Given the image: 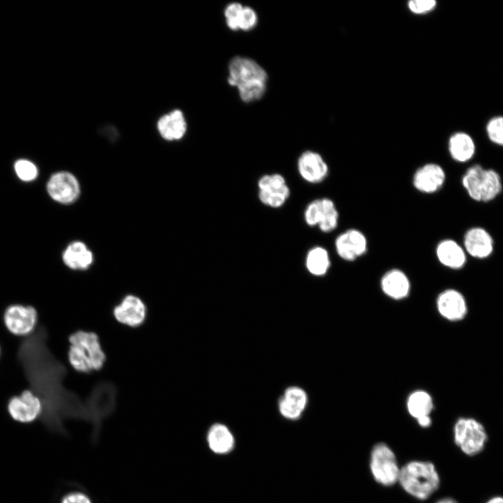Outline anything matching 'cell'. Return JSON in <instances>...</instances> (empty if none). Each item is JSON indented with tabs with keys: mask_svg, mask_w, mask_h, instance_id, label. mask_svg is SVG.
Returning <instances> with one entry per match:
<instances>
[{
	"mask_svg": "<svg viewBox=\"0 0 503 503\" xmlns=\"http://www.w3.org/2000/svg\"><path fill=\"white\" fill-rule=\"evenodd\" d=\"M48 333L38 326L29 336L22 337L18 351L29 388L41 399L39 418L50 430L62 432L67 418H80L93 424L96 432L106 418V404L99 391L93 388L82 399L64 385L66 368L48 347Z\"/></svg>",
	"mask_w": 503,
	"mask_h": 503,
	"instance_id": "obj_1",
	"label": "cell"
},
{
	"mask_svg": "<svg viewBox=\"0 0 503 503\" xmlns=\"http://www.w3.org/2000/svg\"><path fill=\"white\" fill-rule=\"evenodd\" d=\"M268 81L266 71L257 62L244 57H235L228 65V82L235 87L245 102L260 99Z\"/></svg>",
	"mask_w": 503,
	"mask_h": 503,
	"instance_id": "obj_2",
	"label": "cell"
},
{
	"mask_svg": "<svg viewBox=\"0 0 503 503\" xmlns=\"http://www.w3.org/2000/svg\"><path fill=\"white\" fill-rule=\"evenodd\" d=\"M68 341V360L75 370L89 373L102 368L106 357L96 333L78 330L69 336Z\"/></svg>",
	"mask_w": 503,
	"mask_h": 503,
	"instance_id": "obj_3",
	"label": "cell"
},
{
	"mask_svg": "<svg viewBox=\"0 0 503 503\" xmlns=\"http://www.w3.org/2000/svg\"><path fill=\"white\" fill-rule=\"evenodd\" d=\"M398 482L411 496L424 500L437 490L440 478L432 462L413 460L400 468Z\"/></svg>",
	"mask_w": 503,
	"mask_h": 503,
	"instance_id": "obj_4",
	"label": "cell"
},
{
	"mask_svg": "<svg viewBox=\"0 0 503 503\" xmlns=\"http://www.w3.org/2000/svg\"><path fill=\"white\" fill-rule=\"evenodd\" d=\"M462 184L468 196L478 202L492 201L502 189L499 173L493 169H485L479 164H474L466 170L462 177Z\"/></svg>",
	"mask_w": 503,
	"mask_h": 503,
	"instance_id": "obj_5",
	"label": "cell"
},
{
	"mask_svg": "<svg viewBox=\"0 0 503 503\" xmlns=\"http://www.w3.org/2000/svg\"><path fill=\"white\" fill-rule=\"evenodd\" d=\"M453 439L467 456H475L485 449L488 434L484 425L472 417H460L453 426Z\"/></svg>",
	"mask_w": 503,
	"mask_h": 503,
	"instance_id": "obj_6",
	"label": "cell"
},
{
	"mask_svg": "<svg viewBox=\"0 0 503 503\" xmlns=\"http://www.w3.org/2000/svg\"><path fill=\"white\" fill-rule=\"evenodd\" d=\"M370 467L377 482L391 486L398 482L400 468L392 449L384 443L374 446L370 454Z\"/></svg>",
	"mask_w": 503,
	"mask_h": 503,
	"instance_id": "obj_7",
	"label": "cell"
},
{
	"mask_svg": "<svg viewBox=\"0 0 503 503\" xmlns=\"http://www.w3.org/2000/svg\"><path fill=\"white\" fill-rule=\"evenodd\" d=\"M3 322L10 333L27 337L36 330L38 323L37 310L32 306L14 304L8 306L3 314Z\"/></svg>",
	"mask_w": 503,
	"mask_h": 503,
	"instance_id": "obj_8",
	"label": "cell"
},
{
	"mask_svg": "<svg viewBox=\"0 0 503 503\" xmlns=\"http://www.w3.org/2000/svg\"><path fill=\"white\" fill-rule=\"evenodd\" d=\"M7 411L14 421L28 424L39 419L43 412V404L36 394L27 389L9 400Z\"/></svg>",
	"mask_w": 503,
	"mask_h": 503,
	"instance_id": "obj_9",
	"label": "cell"
},
{
	"mask_svg": "<svg viewBox=\"0 0 503 503\" xmlns=\"http://www.w3.org/2000/svg\"><path fill=\"white\" fill-rule=\"evenodd\" d=\"M304 217L307 225L317 226L322 232L329 233L337 228L339 213L332 200L323 198L314 200L308 204Z\"/></svg>",
	"mask_w": 503,
	"mask_h": 503,
	"instance_id": "obj_10",
	"label": "cell"
},
{
	"mask_svg": "<svg viewBox=\"0 0 503 503\" xmlns=\"http://www.w3.org/2000/svg\"><path fill=\"white\" fill-rule=\"evenodd\" d=\"M47 191L50 196L61 204H71L75 202L80 193V184L76 177L67 171H60L53 174L47 184Z\"/></svg>",
	"mask_w": 503,
	"mask_h": 503,
	"instance_id": "obj_11",
	"label": "cell"
},
{
	"mask_svg": "<svg viewBox=\"0 0 503 503\" xmlns=\"http://www.w3.org/2000/svg\"><path fill=\"white\" fill-rule=\"evenodd\" d=\"M258 198L262 203L271 207L282 206L290 195V189L280 174L265 175L258 182Z\"/></svg>",
	"mask_w": 503,
	"mask_h": 503,
	"instance_id": "obj_12",
	"label": "cell"
},
{
	"mask_svg": "<svg viewBox=\"0 0 503 503\" xmlns=\"http://www.w3.org/2000/svg\"><path fill=\"white\" fill-rule=\"evenodd\" d=\"M436 306L441 316L451 322L463 320L468 312L465 297L460 291L454 289L442 291L437 296Z\"/></svg>",
	"mask_w": 503,
	"mask_h": 503,
	"instance_id": "obj_13",
	"label": "cell"
},
{
	"mask_svg": "<svg viewBox=\"0 0 503 503\" xmlns=\"http://www.w3.org/2000/svg\"><path fill=\"white\" fill-rule=\"evenodd\" d=\"M335 247L340 258L351 262L367 252V240L360 230L349 228L336 238Z\"/></svg>",
	"mask_w": 503,
	"mask_h": 503,
	"instance_id": "obj_14",
	"label": "cell"
},
{
	"mask_svg": "<svg viewBox=\"0 0 503 503\" xmlns=\"http://www.w3.org/2000/svg\"><path fill=\"white\" fill-rule=\"evenodd\" d=\"M446 180L444 168L435 163H428L414 173L412 183L414 188L423 194H431L439 191Z\"/></svg>",
	"mask_w": 503,
	"mask_h": 503,
	"instance_id": "obj_15",
	"label": "cell"
},
{
	"mask_svg": "<svg viewBox=\"0 0 503 503\" xmlns=\"http://www.w3.org/2000/svg\"><path fill=\"white\" fill-rule=\"evenodd\" d=\"M113 314L119 323L131 327H138L143 324L146 319L147 307L138 297L128 295L115 307Z\"/></svg>",
	"mask_w": 503,
	"mask_h": 503,
	"instance_id": "obj_16",
	"label": "cell"
},
{
	"mask_svg": "<svg viewBox=\"0 0 503 503\" xmlns=\"http://www.w3.org/2000/svg\"><path fill=\"white\" fill-rule=\"evenodd\" d=\"M298 170L307 182L317 184L323 181L328 174V166L319 153L307 150L298 160Z\"/></svg>",
	"mask_w": 503,
	"mask_h": 503,
	"instance_id": "obj_17",
	"label": "cell"
},
{
	"mask_svg": "<svg viewBox=\"0 0 503 503\" xmlns=\"http://www.w3.org/2000/svg\"><path fill=\"white\" fill-rule=\"evenodd\" d=\"M463 247L465 252L472 257L486 258L493 252L494 241L491 235L485 228L473 227L465 233Z\"/></svg>",
	"mask_w": 503,
	"mask_h": 503,
	"instance_id": "obj_18",
	"label": "cell"
},
{
	"mask_svg": "<svg viewBox=\"0 0 503 503\" xmlns=\"http://www.w3.org/2000/svg\"><path fill=\"white\" fill-rule=\"evenodd\" d=\"M380 286L383 293L395 300L406 298L411 291V283L408 276L398 268L386 272L381 278Z\"/></svg>",
	"mask_w": 503,
	"mask_h": 503,
	"instance_id": "obj_19",
	"label": "cell"
},
{
	"mask_svg": "<svg viewBox=\"0 0 503 503\" xmlns=\"http://www.w3.org/2000/svg\"><path fill=\"white\" fill-rule=\"evenodd\" d=\"M435 253L439 262L450 269H460L467 261L464 247L452 239L441 240L437 245Z\"/></svg>",
	"mask_w": 503,
	"mask_h": 503,
	"instance_id": "obj_20",
	"label": "cell"
},
{
	"mask_svg": "<svg viewBox=\"0 0 503 503\" xmlns=\"http://www.w3.org/2000/svg\"><path fill=\"white\" fill-rule=\"evenodd\" d=\"M64 264L73 270H83L92 264L94 256L87 246L81 241L69 244L62 254Z\"/></svg>",
	"mask_w": 503,
	"mask_h": 503,
	"instance_id": "obj_21",
	"label": "cell"
},
{
	"mask_svg": "<svg viewBox=\"0 0 503 503\" xmlns=\"http://www.w3.org/2000/svg\"><path fill=\"white\" fill-rule=\"evenodd\" d=\"M210 449L219 455L227 454L235 447V438L229 428L222 423L211 425L207 433Z\"/></svg>",
	"mask_w": 503,
	"mask_h": 503,
	"instance_id": "obj_22",
	"label": "cell"
},
{
	"mask_svg": "<svg viewBox=\"0 0 503 503\" xmlns=\"http://www.w3.org/2000/svg\"><path fill=\"white\" fill-rule=\"evenodd\" d=\"M448 148L451 158L459 163L469 161L476 152V145L472 136L465 132H456L449 140Z\"/></svg>",
	"mask_w": 503,
	"mask_h": 503,
	"instance_id": "obj_23",
	"label": "cell"
},
{
	"mask_svg": "<svg viewBox=\"0 0 503 503\" xmlns=\"http://www.w3.org/2000/svg\"><path fill=\"white\" fill-rule=\"evenodd\" d=\"M157 126L161 136L168 140L181 139L187 131L185 118L182 112L179 110L162 116Z\"/></svg>",
	"mask_w": 503,
	"mask_h": 503,
	"instance_id": "obj_24",
	"label": "cell"
},
{
	"mask_svg": "<svg viewBox=\"0 0 503 503\" xmlns=\"http://www.w3.org/2000/svg\"><path fill=\"white\" fill-rule=\"evenodd\" d=\"M406 406L409 415L416 420L423 416H430L434 409V402L428 392L416 390L409 395Z\"/></svg>",
	"mask_w": 503,
	"mask_h": 503,
	"instance_id": "obj_25",
	"label": "cell"
},
{
	"mask_svg": "<svg viewBox=\"0 0 503 503\" xmlns=\"http://www.w3.org/2000/svg\"><path fill=\"white\" fill-rule=\"evenodd\" d=\"M330 264L329 254L323 247H314L307 254L306 268L314 276L320 277L326 275L330 268Z\"/></svg>",
	"mask_w": 503,
	"mask_h": 503,
	"instance_id": "obj_26",
	"label": "cell"
},
{
	"mask_svg": "<svg viewBox=\"0 0 503 503\" xmlns=\"http://www.w3.org/2000/svg\"><path fill=\"white\" fill-rule=\"evenodd\" d=\"M282 397L302 411L305 409L308 402L306 392L297 386L287 388Z\"/></svg>",
	"mask_w": 503,
	"mask_h": 503,
	"instance_id": "obj_27",
	"label": "cell"
},
{
	"mask_svg": "<svg viewBox=\"0 0 503 503\" xmlns=\"http://www.w3.org/2000/svg\"><path fill=\"white\" fill-rule=\"evenodd\" d=\"M486 133L492 143L503 146V116L492 117L488 122Z\"/></svg>",
	"mask_w": 503,
	"mask_h": 503,
	"instance_id": "obj_28",
	"label": "cell"
},
{
	"mask_svg": "<svg viewBox=\"0 0 503 503\" xmlns=\"http://www.w3.org/2000/svg\"><path fill=\"white\" fill-rule=\"evenodd\" d=\"M18 177L25 182L34 180L38 175V170L34 163L27 159L17 160L14 166Z\"/></svg>",
	"mask_w": 503,
	"mask_h": 503,
	"instance_id": "obj_29",
	"label": "cell"
},
{
	"mask_svg": "<svg viewBox=\"0 0 503 503\" xmlns=\"http://www.w3.org/2000/svg\"><path fill=\"white\" fill-rule=\"evenodd\" d=\"M243 6L238 2L229 3L224 10V16L228 27L233 30H239V22Z\"/></svg>",
	"mask_w": 503,
	"mask_h": 503,
	"instance_id": "obj_30",
	"label": "cell"
},
{
	"mask_svg": "<svg viewBox=\"0 0 503 503\" xmlns=\"http://www.w3.org/2000/svg\"><path fill=\"white\" fill-rule=\"evenodd\" d=\"M257 22L256 11L249 6H243L240 17L239 30L249 31L256 26Z\"/></svg>",
	"mask_w": 503,
	"mask_h": 503,
	"instance_id": "obj_31",
	"label": "cell"
},
{
	"mask_svg": "<svg viewBox=\"0 0 503 503\" xmlns=\"http://www.w3.org/2000/svg\"><path fill=\"white\" fill-rule=\"evenodd\" d=\"M437 6L435 0H411L408 2L409 9L415 14H425L433 10Z\"/></svg>",
	"mask_w": 503,
	"mask_h": 503,
	"instance_id": "obj_32",
	"label": "cell"
},
{
	"mask_svg": "<svg viewBox=\"0 0 503 503\" xmlns=\"http://www.w3.org/2000/svg\"><path fill=\"white\" fill-rule=\"evenodd\" d=\"M61 503H92L89 497L81 492H71L66 494Z\"/></svg>",
	"mask_w": 503,
	"mask_h": 503,
	"instance_id": "obj_33",
	"label": "cell"
},
{
	"mask_svg": "<svg viewBox=\"0 0 503 503\" xmlns=\"http://www.w3.org/2000/svg\"><path fill=\"white\" fill-rule=\"evenodd\" d=\"M418 424L422 428H428L432 424V418L430 416H425L416 419Z\"/></svg>",
	"mask_w": 503,
	"mask_h": 503,
	"instance_id": "obj_34",
	"label": "cell"
},
{
	"mask_svg": "<svg viewBox=\"0 0 503 503\" xmlns=\"http://www.w3.org/2000/svg\"><path fill=\"white\" fill-rule=\"evenodd\" d=\"M485 503H503V496H494L488 499Z\"/></svg>",
	"mask_w": 503,
	"mask_h": 503,
	"instance_id": "obj_35",
	"label": "cell"
},
{
	"mask_svg": "<svg viewBox=\"0 0 503 503\" xmlns=\"http://www.w3.org/2000/svg\"><path fill=\"white\" fill-rule=\"evenodd\" d=\"M436 503H458V502L453 498L444 497V498L439 500Z\"/></svg>",
	"mask_w": 503,
	"mask_h": 503,
	"instance_id": "obj_36",
	"label": "cell"
},
{
	"mask_svg": "<svg viewBox=\"0 0 503 503\" xmlns=\"http://www.w3.org/2000/svg\"><path fill=\"white\" fill-rule=\"evenodd\" d=\"M0 354H1V348H0Z\"/></svg>",
	"mask_w": 503,
	"mask_h": 503,
	"instance_id": "obj_37",
	"label": "cell"
}]
</instances>
